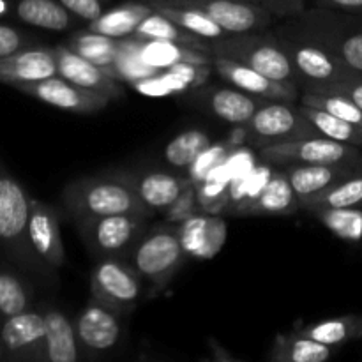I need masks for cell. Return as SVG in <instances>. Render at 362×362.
<instances>
[{
  "mask_svg": "<svg viewBox=\"0 0 362 362\" xmlns=\"http://www.w3.org/2000/svg\"><path fill=\"white\" fill-rule=\"evenodd\" d=\"M62 202L74 223L112 214H138L148 218L154 211L140 200L133 173H106L67 184Z\"/></svg>",
  "mask_w": 362,
  "mask_h": 362,
  "instance_id": "1",
  "label": "cell"
},
{
  "mask_svg": "<svg viewBox=\"0 0 362 362\" xmlns=\"http://www.w3.org/2000/svg\"><path fill=\"white\" fill-rule=\"evenodd\" d=\"M106 71L115 80L126 81V83L131 85L161 73L159 69L144 62V59L140 55V41L134 37L120 39L119 52H117L115 60H113V64Z\"/></svg>",
  "mask_w": 362,
  "mask_h": 362,
  "instance_id": "32",
  "label": "cell"
},
{
  "mask_svg": "<svg viewBox=\"0 0 362 362\" xmlns=\"http://www.w3.org/2000/svg\"><path fill=\"white\" fill-rule=\"evenodd\" d=\"M145 2L154 11L165 14L166 18H170L177 25H180L187 32L194 34L197 37L204 39V41L211 42L228 35V32L223 30L216 21H212L211 18L205 16L200 11L193 9V7L177 6V4L168 2V0H145Z\"/></svg>",
  "mask_w": 362,
  "mask_h": 362,
  "instance_id": "28",
  "label": "cell"
},
{
  "mask_svg": "<svg viewBox=\"0 0 362 362\" xmlns=\"http://www.w3.org/2000/svg\"><path fill=\"white\" fill-rule=\"evenodd\" d=\"M0 343L11 359L45 361V311L27 310L4 318L0 324Z\"/></svg>",
  "mask_w": 362,
  "mask_h": 362,
  "instance_id": "14",
  "label": "cell"
},
{
  "mask_svg": "<svg viewBox=\"0 0 362 362\" xmlns=\"http://www.w3.org/2000/svg\"><path fill=\"white\" fill-rule=\"evenodd\" d=\"M140 55L145 64L159 71L184 62L212 64L211 53L170 41H140Z\"/></svg>",
  "mask_w": 362,
  "mask_h": 362,
  "instance_id": "27",
  "label": "cell"
},
{
  "mask_svg": "<svg viewBox=\"0 0 362 362\" xmlns=\"http://www.w3.org/2000/svg\"><path fill=\"white\" fill-rule=\"evenodd\" d=\"M361 329L362 315H345V317L315 322V324L299 329V332L315 341L338 349L352 339H361Z\"/></svg>",
  "mask_w": 362,
  "mask_h": 362,
  "instance_id": "31",
  "label": "cell"
},
{
  "mask_svg": "<svg viewBox=\"0 0 362 362\" xmlns=\"http://www.w3.org/2000/svg\"><path fill=\"white\" fill-rule=\"evenodd\" d=\"M28 45L30 39L27 34L9 25H0V59L13 55Z\"/></svg>",
  "mask_w": 362,
  "mask_h": 362,
  "instance_id": "45",
  "label": "cell"
},
{
  "mask_svg": "<svg viewBox=\"0 0 362 362\" xmlns=\"http://www.w3.org/2000/svg\"><path fill=\"white\" fill-rule=\"evenodd\" d=\"M278 39L299 74L300 85H304L306 90H324L359 73L304 30L281 32Z\"/></svg>",
  "mask_w": 362,
  "mask_h": 362,
  "instance_id": "4",
  "label": "cell"
},
{
  "mask_svg": "<svg viewBox=\"0 0 362 362\" xmlns=\"http://www.w3.org/2000/svg\"><path fill=\"white\" fill-rule=\"evenodd\" d=\"M318 7L329 11H343V13L362 14V0H313Z\"/></svg>",
  "mask_w": 362,
  "mask_h": 362,
  "instance_id": "48",
  "label": "cell"
},
{
  "mask_svg": "<svg viewBox=\"0 0 362 362\" xmlns=\"http://www.w3.org/2000/svg\"><path fill=\"white\" fill-rule=\"evenodd\" d=\"M325 228L346 243H362L361 207H324L310 211Z\"/></svg>",
  "mask_w": 362,
  "mask_h": 362,
  "instance_id": "34",
  "label": "cell"
},
{
  "mask_svg": "<svg viewBox=\"0 0 362 362\" xmlns=\"http://www.w3.org/2000/svg\"><path fill=\"white\" fill-rule=\"evenodd\" d=\"M30 308V296L14 274L0 271V317L7 318Z\"/></svg>",
  "mask_w": 362,
  "mask_h": 362,
  "instance_id": "41",
  "label": "cell"
},
{
  "mask_svg": "<svg viewBox=\"0 0 362 362\" xmlns=\"http://www.w3.org/2000/svg\"><path fill=\"white\" fill-rule=\"evenodd\" d=\"M120 39L108 37V35L95 34V32L85 30L74 34L69 41L66 42L67 48L76 52L78 55L85 57L90 62L108 69L115 60L117 52H119Z\"/></svg>",
  "mask_w": 362,
  "mask_h": 362,
  "instance_id": "36",
  "label": "cell"
},
{
  "mask_svg": "<svg viewBox=\"0 0 362 362\" xmlns=\"http://www.w3.org/2000/svg\"><path fill=\"white\" fill-rule=\"evenodd\" d=\"M131 37L138 39V41H170L179 42V45L193 46V48L202 49V52L209 53V41L197 37L194 34L187 32L175 21L166 18L165 14L152 11L144 21L136 27L134 34Z\"/></svg>",
  "mask_w": 362,
  "mask_h": 362,
  "instance_id": "29",
  "label": "cell"
},
{
  "mask_svg": "<svg viewBox=\"0 0 362 362\" xmlns=\"http://www.w3.org/2000/svg\"><path fill=\"white\" fill-rule=\"evenodd\" d=\"M362 170L357 165H290L285 166L290 184L299 198L300 205L310 198L324 193L329 187L338 184L339 180Z\"/></svg>",
  "mask_w": 362,
  "mask_h": 362,
  "instance_id": "21",
  "label": "cell"
},
{
  "mask_svg": "<svg viewBox=\"0 0 362 362\" xmlns=\"http://www.w3.org/2000/svg\"><path fill=\"white\" fill-rule=\"evenodd\" d=\"M198 94H200V103L209 112L233 126H244L250 122L257 110L264 105V101H267L237 87H218Z\"/></svg>",
  "mask_w": 362,
  "mask_h": 362,
  "instance_id": "22",
  "label": "cell"
},
{
  "mask_svg": "<svg viewBox=\"0 0 362 362\" xmlns=\"http://www.w3.org/2000/svg\"><path fill=\"white\" fill-rule=\"evenodd\" d=\"M30 200L21 184L0 165V246L21 269L53 278L55 271L37 257L28 239Z\"/></svg>",
  "mask_w": 362,
  "mask_h": 362,
  "instance_id": "2",
  "label": "cell"
},
{
  "mask_svg": "<svg viewBox=\"0 0 362 362\" xmlns=\"http://www.w3.org/2000/svg\"><path fill=\"white\" fill-rule=\"evenodd\" d=\"M53 53H55L59 74L66 78V80L73 81V83L80 85V87L88 88V90L101 92V94L108 95L112 101L113 99H120L124 95L122 85L105 67L90 62L85 57L78 55L76 52L67 48L66 45L55 46Z\"/></svg>",
  "mask_w": 362,
  "mask_h": 362,
  "instance_id": "17",
  "label": "cell"
},
{
  "mask_svg": "<svg viewBox=\"0 0 362 362\" xmlns=\"http://www.w3.org/2000/svg\"><path fill=\"white\" fill-rule=\"evenodd\" d=\"M119 313L101 300L90 297L74 318L78 341L88 357H98L112 352L122 336V324Z\"/></svg>",
  "mask_w": 362,
  "mask_h": 362,
  "instance_id": "12",
  "label": "cell"
},
{
  "mask_svg": "<svg viewBox=\"0 0 362 362\" xmlns=\"http://www.w3.org/2000/svg\"><path fill=\"white\" fill-rule=\"evenodd\" d=\"M165 212H166V219H168L170 223H177V225L186 221V219L191 218V216L202 212L200 205H198V198H197V186L191 182L189 186L184 189V193L173 202L172 207L166 209Z\"/></svg>",
  "mask_w": 362,
  "mask_h": 362,
  "instance_id": "43",
  "label": "cell"
},
{
  "mask_svg": "<svg viewBox=\"0 0 362 362\" xmlns=\"http://www.w3.org/2000/svg\"><path fill=\"white\" fill-rule=\"evenodd\" d=\"M168 2L200 11L228 34L262 32L271 27L276 20L271 11L240 0H168Z\"/></svg>",
  "mask_w": 362,
  "mask_h": 362,
  "instance_id": "13",
  "label": "cell"
},
{
  "mask_svg": "<svg viewBox=\"0 0 362 362\" xmlns=\"http://www.w3.org/2000/svg\"><path fill=\"white\" fill-rule=\"evenodd\" d=\"M262 161L269 165H357L362 166V151L356 145L324 136L278 141L258 148Z\"/></svg>",
  "mask_w": 362,
  "mask_h": 362,
  "instance_id": "6",
  "label": "cell"
},
{
  "mask_svg": "<svg viewBox=\"0 0 362 362\" xmlns=\"http://www.w3.org/2000/svg\"><path fill=\"white\" fill-rule=\"evenodd\" d=\"M14 88L46 103V105L73 113H98L105 110L112 101L108 95L80 87L60 74L32 81V83L14 85Z\"/></svg>",
  "mask_w": 362,
  "mask_h": 362,
  "instance_id": "11",
  "label": "cell"
},
{
  "mask_svg": "<svg viewBox=\"0 0 362 362\" xmlns=\"http://www.w3.org/2000/svg\"><path fill=\"white\" fill-rule=\"evenodd\" d=\"M144 296V278L124 257L98 258L90 272V297L126 315Z\"/></svg>",
  "mask_w": 362,
  "mask_h": 362,
  "instance_id": "7",
  "label": "cell"
},
{
  "mask_svg": "<svg viewBox=\"0 0 362 362\" xmlns=\"http://www.w3.org/2000/svg\"><path fill=\"white\" fill-rule=\"evenodd\" d=\"M211 345H212V359H216V361H233L235 359V357L232 356V354H228L225 350V352H223V346L221 345H218V343L214 341V339H211Z\"/></svg>",
  "mask_w": 362,
  "mask_h": 362,
  "instance_id": "49",
  "label": "cell"
},
{
  "mask_svg": "<svg viewBox=\"0 0 362 362\" xmlns=\"http://www.w3.org/2000/svg\"><path fill=\"white\" fill-rule=\"evenodd\" d=\"M59 67L53 48L42 46H25L20 52L0 59V81L2 83L20 85L57 76Z\"/></svg>",
  "mask_w": 362,
  "mask_h": 362,
  "instance_id": "18",
  "label": "cell"
},
{
  "mask_svg": "<svg viewBox=\"0 0 362 362\" xmlns=\"http://www.w3.org/2000/svg\"><path fill=\"white\" fill-rule=\"evenodd\" d=\"M186 258L187 255L180 243L177 226H158L151 232L141 233L126 255V260L144 281H148L159 290L170 285Z\"/></svg>",
  "mask_w": 362,
  "mask_h": 362,
  "instance_id": "5",
  "label": "cell"
},
{
  "mask_svg": "<svg viewBox=\"0 0 362 362\" xmlns=\"http://www.w3.org/2000/svg\"><path fill=\"white\" fill-rule=\"evenodd\" d=\"M2 354H4V346H2V343H0V357H2Z\"/></svg>",
  "mask_w": 362,
  "mask_h": 362,
  "instance_id": "50",
  "label": "cell"
},
{
  "mask_svg": "<svg viewBox=\"0 0 362 362\" xmlns=\"http://www.w3.org/2000/svg\"><path fill=\"white\" fill-rule=\"evenodd\" d=\"M300 103L313 108H320L324 112L332 113V115L339 117L343 120L357 124L362 127V110L352 99L346 95L338 94V92H313V90H304L300 95Z\"/></svg>",
  "mask_w": 362,
  "mask_h": 362,
  "instance_id": "38",
  "label": "cell"
},
{
  "mask_svg": "<svg viewBox=\"0 0 362 362\" xmlns=\"http://www.w3.org/2000/svg\"><path fill=\"white\" fill-rule=\"evenodd\" d=\"M200 211L205 214H218L230 205V182L219 179H205L197 186Z\"/></svg>",
  "mask_w": 362,
  "mask_h": 362,
  "instance_id": "42",
  "label": "cell"
},
{
  "mask_svg": "<svg viewBox=\"0 0 362 362\" xmlns=\"http://www.w3.org/2000/svg\"><path fill=\"white\" fill-rule=\"evenodd\" d=\"M147 218L138 214H112L76 223L81 240L95 258L124 257L144 233Z\"/></svg>",
  "mask_w": 362,
  "mask_h": 362,
  "instance_id": "9",
  "label": "cell"
},
{
  "mask_svg": "<svg viewBox=\"0 0 362 362\" xmlns=\"http://www.w3.org/2000/svg\"><path fill=\"white\" fill-rule=\"evenodd\" d=\"M46 320V362H78L81 359V346L78 341L74 322L55 308L45 310Z\"/></svg>",
  "mask_w": 362,
  "mask_h": 362,
  "instance_id": "24",
  "label": "cell"
},
{
  "mask_svg": "<svg viewBox=\"0 0 362 362\" xmlns=\"http://www.w3.org/2000/svg\"><path fill=\"white\" fill-rule=\"evenodd\" d=\"M133 180L138 197L151 211H166L172 207L173 202L191 184L187 177H180L172 172H159V170H151L140 175L133 173Z\"/></svg>",
  "mask_w": 362,
  "mask_h": 362,
  "instance_id": "23",
  "label": "cell"
},
{
  "mask_svg": "<svg viewBox=\"0 0 362 362\" xmlns=\"http://www.w3.org/2000/svg\"><path fill=\"white\" fill-rule=\"evenodd\" d=\"M361 339H362V329H361Z\"/></svg>",
  "mask_w": 362,
  "mask_h": 362,
  "instance_id": "52",
  "label": "cell"
},
{
  "mask_svg": "<svg viewBox=\"0 0 362 362\" xmlns=\"http://www.w3.org/2000/svg\"><path fill=\"white\" fill-rule=\"evenodd\" d=\"M237 145L232 140H221L211 144L197 159H194L193 165L187 168V179L198 186L200 182H204L212 172H214L218 166H221L223 163L228 159V156L232 154V151Z\"/></svg>",
  "mask_w": 362,
  "mask_h": 362,
  "instance_id": "40",
  "label": "cell"
},
{
  "mask_svg": "<svg viewBox=\"0 0 362 362\" xmlns=\"http://www.w3.org/2000/svg\"><path fill=\"white\" fill-rule=\"evenodd\" d=\"M211 145V136L202 129H187L177 134L165 147V161L177 170H187L194 159Z\"/></svg>",
  "mask_w": 362,
  "mask_h": 362,
  "instance_id": "37",
  "label": "cell"
},
{
  "mask_svg": "<svg viewBox=\"0 0 362 362\" xmlns=\"http://www.w3.org/2000/svg\"><path fill=\"white\" fill-rule=\"evenodd\" d=\"M16 16L23 23L45 30H67L73 25L71 13L59 0H20L16 4Z\"/></svg>",
  "mask_w": 362,
  "mask_h": 362,
  "instance_id": "30",
  "label": "cell"
},
{
  "mask_svg": "<svg viewBox=\"0 0 362 362\" xmlns=\"http://www.w3.org/2000/svg\"><path fill=\"white\" fill-rule=\"evenodd\" d=\"M209 53L212 57H225L246 64L272 80L300 85L299 74L278 35H267L262 32L228 34L226 37L209 42Z\"/></svg>",
  "mask_w": 362,
  "mask_h": 362,
  "instance_id": "3",
  "label": "cell"
},
{
  "mask_svg": "<svg viewBox=\"0 0 362 362\" xmlns=\"http://www.w3.org/2000/svg\"><path fill=\"white\" fill-rule=\"evenodd\" d=\"M300 209V202L285 170H272L264 189L255 200L237 209L235 216H288Z\"/></svg>",
  "mask_w": 362,
  "mask_h": 362,
  "instance_id": "20",
  "label": "cell"
},
{
  "mask_svg": "<svg viewBox=\"0 0 362 362\" xmlns=\"http://www.w3.org/2000/svg\"><path fill=\"white\" fill-rule=\"evenodd\" d=\"M2 11H4V2H2V0H0V13H2Z\"/></svg>",
  "mask_w": 362,
  "mask_h": 362,
  "instance_id": "51",
  "label": "cell"
},
{
  "mask_svg": "<svg viewBox=\"0 0 362 362\" xmlns=\"http://www.w3.org/2000/svg\"><path fill=\"white\" fill-rule=\"evenodd\" d=\"M177 232L187 257L209 260L216 257L225 244L226 223L214 214L198 212L180 223Z\"/></svg>",
  "mask_w": 362,
  "mask_h": 362,
  "instance_id": "19",
  "label": "cell"
},
{
  "mask_svg": "<svg viewBox=\"0 0 362 362\" xmlns=\"http://www.w3.org/2000/svg\"><path fill=\"white\" fill-rule=\"evenodd\" d=\"M334 356V346L318 343L299 331L283 332L274 338L269 361L272 362H325Z\"/></svg>",
  "mask_w": 362,
  "mask_h": 362,
  "instance_id": "25",
  "label": "cell"
},
{
  "mask_svg": "<svg viewBox=\"0 0 362 362\" xmlns=\"http://www.w3.org/2000/svg\"><path fill=\"white\" fill-rule=\"evenodd\" d=\"M152 7L147 2H129L115 9L103 13L98 20L87 25V30L95 34L108 35L113 39L131 37L138 25L152 13Z\"/></svg>",
  "mask_w": 362,
  "mask_h": 362,
  "instance_id": "26",
  "label": "cell"
},
{
  "mask_svg": "<svg viewBox=\"0 0 362 362\" xmlns=\"http://www.w3.org/2000/svg\"><path fill=\"white\" fill-rule=\"evenodd\" d=\"M324 207H362V170H357L327 191L300 205V209H306L308 212Z\"/></svg>",
  "mask_w": 362,
  "mask_h": 362,
  "instance_id": "35",
  "label": "cell"
},
{
  "mask_svg": "<svg viewBox=\"0 0 362 362\" xmlns=\"http://www.w3.org/2000/svg\"><path fill=\"white\" fill-rule=\"evenodd\" d=\"M299 110L317 127L320 136L334 141H343V144L356 145V147H362V127L357 126V124L339 119V117L324 112L320 108L303 105V103L299 105Z\"/></svg>",
  "mask_w": 362,
  "mask_h": 362,
  "instance_id": "33",
  "label": "cell"
},
{
  "mask_svg": "<svg viewBox=\"0 0 362 362\" xmlns=\"http://www.w3.org/2000/svg\"><path fill=\"white\" fill-rule=\"evenodd\" d=\"M212 64H214L216 73L226 83L233 85L247 94L267 99V101L296 103L299 99V85L272 80L246 64L235 62V60L225 59V57H212Z\"/></svg>",
  "mask_w": 362,
  "mask_h": 362,
  "instance_id": "15",
  "label": "cell"
},
{
  "mask_svg": "<svg viewBox=\"0 0 362 362\" xmlns=\"http://www.w3.org/2000/svg\"><path fill=\"white\" fill-rule=\"evenodd\" d=\"M271 11L276 18H297L306 13L304 0H240Z\"/></svg>",
  "mask_w": 362,
  "mask_h": 362,
  "instance_id": "44",
  "label": "cell"
},
{
  "mask_svg": "<svg viewBox=\"0 0 362 362\" xmlns=\"http://www.w3.org/2000/svg\"><path fill=\"white\" fill-rule=\"evenodd\" d=\"M306 20L304 32L334 52L346 66L362 73V20L341 18L338 14H325L324 7H318L315 14H300Z\"/></svg>",
  "mask_w": 362,
  "mask_h": 362,
  "instance_id": "10",
  "label": "cell"
},
{
  "mask_svg": "<svg viewBox=\"0 0 362 362\" xmlns=\"http://www.w3.org/2000/svg\"><path fill=\"white\" fill-rule=\"evenodd\" d=\"M247 138L258 148L278 141L320 136L317 127L290 101H264L250 122L244 124Z\"/></svg>",
  "mask_w": 362,
  "mask_h": 362,
  "instance_id": "8",
  "label": "cell"
},
{
  "mask_svg": "<svg viewBox=\"0 0 362 362\" xmlns=\"http://www.w3.org/2000/svg\"><path fill=\"white\" fill-rule=\"evenodd\" d=\"M28 239L37 257L48 265L52 271L66 264V250H64L62 233H60L59 214L52 205L30 200V218H28Z\"/></svg>",
  "mask_w": 362,
  "mask_h": 362,
  "instance_id": "16",
  "label": "cell"
},
{
  "mask_svg": "<svg viewBox=\"0 0 362 362\" xmlns=\"http://www.w3.org/2000/svg\"><path fill=\"white\" fill-rule=\"evenodd\" d=\"M59 2L62 4L73 16L88 21V23L98 20V18L105 13L101 0H59Z\"/></svg>",
  "mask_w": 362,
  "mask_h": 362,
  "instance_id": "46",
  "label": "cell"
},
{
  "mask_svg": "<svg viewBox=\"0 0 362 362\" xmlns=\"http://www.w3.org/2000/svg\"><path fill=\"white\" fill-rule=\"evenodd\" d=\"M212 69H214V64L184 62L161 71L159 78L172 94H177V92H186L189 88L202 87L211 76Z\"/></svg>",
  "mask_w": 362,
  "mask_h": 362,
  "instance_id": "39",
  "label": "cell"
},
{
  "mask_svg": "<svg viewBox=\"0 0 362 362\" xmlns=\"http://www.w3.org/2000/svg\"><path fill=\"white\" fill-rule=\"evenodd\" d=\"M313 92H338V94H343L349 99H352V101L362 110V73H356L354 76H350L349 80L341 81V83L338 85H332V87L329 88H324V90Z\"/></svg>",
  "mask_w": 362,
  "mask_h": 362,
  "instance_id": "47",
  "label": "cell"
}]
</instances>
